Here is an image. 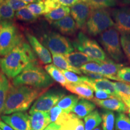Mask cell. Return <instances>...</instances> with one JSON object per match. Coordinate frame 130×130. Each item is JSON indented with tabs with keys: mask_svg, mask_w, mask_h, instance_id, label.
Returning a JSON list of instances; mask_svg holds the SVG:
<instances>
[{
	"mask_svg": "<svg viewBox=\"0 0 130 130\" xmlns=\"http://www.w3.org/2000/svg\"><path fill=\"white\" fill-rule=\"evenodd\" d=\"M79 69L81 70V72L86 71V72L102 74L101 68L100 64L96 62H95V61H91V62L86 63V64L83 65L79 68Z\"/></svg>",
	"mask_w": 130,
	"mask_h": 130,
	"instance_id": "cell-37",
	"label": "cell"
},
{
	"mask_svg": "<svg viewBox=\"0 0 130 130\" xmlns=\"http://www.w3.org/2000/svg\"><path fill=\"white\" fill-rule=\"evenodd\" d=\"M29 10L36 16L47 14L46 7H45L44 0H41L37 3H33L29 4L27 7Z\"/></svg>",
	"mask_w": 130,
	"mask_h": 130,
	"instance_id": "cell-35",
	"label": "cell"
},
{
	"mask_svg": "<svg viewBox=\"0 0 130 130\" xmlns=\"http://www.w3.org/2000/svg\"><path fill=\"white\" fill-rule=\"evenodd\" d=\"M70 13H71V9L69 7L61 6L58 9L53 10L48 13L45 14L44 17L50 23L53 24L57 21L69 16Z\"/></svg>",
	"mask_w": 130,
	"mask_h": 130,
	"instance_id": "cell-25",
	"label": "cell"
},
{
	"mask_svg": "<svg viewBox=\"0 0 130 130\" xmlns=\"http://www.w3.org/2000/svg\"><path fill=\"white\" fill-rule=\"evenodd\" d=\"M14 16V11L6 1H3L0 3V22L12 21Z\"/></svg>",
	"mask_w": 130,
	"mask_h": 130,
	"instance_id": "cell-31",
	"label": "cell"
},
{
	"mask_svg": "<svg viewBox=\"0 0 130 130\" xmlns=\"http://www.w3.org/2000/svg\"><path fill=\"white\" fill-rule=\"evenodd\" d=\"M71 16L75 21L77 28L84 30L87 20L92 12V9L88 4L79 2L71 7Z\"/></svg>",
	"mask_w": 130,
	"mask_h": 130,
	"instance_id": "cell-12",
	"label": "cell"
},
{
	"mask_svg": "<svg viewBox=\"0 0 130 130\" xmlns=\"http://www.w3.org/2000/svg\"><path fill=\"white\" fill-rule=\"evenodd\" d=\"M93 130H102V129L100 127V126H98V127H97V128H96L95 129H94Z\"/></svg>",
	"mask_w": 130,
	"mask_h": 130,
	"instance_id": "cell-51",
	"label": "cell"
},
{
	"mask_svg": "<svg viewBox=\"0 0 130 130\" xmlns=\"http://www.w3.org/2000/svg\"><path fill=\"white\" fill-rule=\"evenodd\" d=\"M48 113L51 123H55L58 125H60L64 121V119L67 116V114H69L63 111L58 106L54 107Z\"/></svg>",
	"mask_w": 130,
	"mask_h": 130,
	"instance_id": "cell-30",
	"label": "cell"
},
{
	"mask_svg": "<svg viewBox=\"0 0 130 130\" xmlns=\"http://www.w3.org/2000/svg\"><path fill=\"white\" fill-rule=\"evenodd\" d=\"M87 4L92 10L105 9L116 6V0H90Z\"/></svg>",
	"mask_w": 130,
	"mask_h": 130,
	"instance_id": "cell-34",
	"label": "cell"
},
{
	"mask_svg": "<svg viewBox=\"0 0 130 130\" xmlns=\"http://www.w3.org/2000/svg\"><path fill=\"white\" fill-rule=\"evenodd\" d=\"M22 42V34L12 21L0 22V56H6Z\"/></svg>",
	"mask_w": 130,
	"mask_h": 130,
	"instance_id": "cell-4",
	"label": "cell"
},
{
	"mask_svg": "<svg viewBox=\"0 0 130 130\" xmlns=\"http://www.w3.org/2000/svg\"><path fill=\"white\" fill-rule=\"evenodd\" d=\"M117 130H130V118L124 113H118L116 118Z\"/></svg>",
	"mask_w": 130,
	"mask_h": 130,
	"instance_id": "cell-33",
	"label": "cell"
},
{
	"mask_svg": "<svg viewBox=\"0 0 130 130\" xmlns=\"http://www.w3.org/2000/svg\"><path fill=\"white\" fill-rule=\"evenodd\" d=\"M3 1H4V0H0V3H1V2H3Z\"/></svg>",
	"mask_w": 130,
	"mask_h": 130,
	"instance_id": "cell-52",
	"label": "cell"
},
{
	"mask_svg": "<svg viewBox=\"0 0 130 130\" xmlns=\"http://www.w3.org/2000/svg\"><path fill=\"white\" fill-rule=\"evenodd\" d=\"M22 1H25V2L27 3H37L39 1H41V0H22Z\"/></svg>",
	"mask_w": 130,
	"mask_h": 130,
	"instance_id": "cell-47",
	"label": "cell"
},
{
	"mask_svg": "<svg viewBox=\"0 0 130 130\" xmlns=\"http://www.w3.org/2000/svg\"><path fill=\"white\" fill-rule=\"evenodd\" d=\"M128 113H130V100H129V104H128Z\"/></svg>",
	"mask_w": 130,
	"mask_h": 130,
	"instance_id": "cell-50",
	"label": "cell"
},
{
	"mask_svg": "<svg viewBox=\"0 0 130 130\" xmlns=\"http://www.w3.org/2000/svg\"><path fill=\"white\" fill-rule=\"evenodd\" d=\"M54 84V80L37 61L31 63L13 79L14 86L25 85L46 90Z\"/></svg>",
	"mask_w": 130,
	"mask_h": 130,
	"instance_id": "cell-3",
	"label": "cell"
},
{
	"mask_svg": "<svg viewBox=\"0 0 130 130\" xmlns=\"http://www.w3.org/2000/svg\"><path fill=\"white\" fill-rule=\"evenodd\" d=\"M113 83L119 98L128 107L130 100V83L122 81L113 82Z\"/></svg>",
	"mask_w": 130,
	"mask_h": 130,
	"instance_id": "cell-27",
	"label": "cell"
},
{
	"mask_svg": "<svg viewBox=\"0 0 130 130\" xmlns=\"http://www.w3.org/2000/svg\"><path fill=\"white\" fill-rule=\"evenodd\" d=\"M30 115L31 130H44L51 123L48 112L35 111Z\"/></svg>",
	"mask_w": 130,
	"mask_h": 130,
	"instance_id": "cell-17",
	"label": "cell"
},
{
	"mask_svg": "<svg viewBox=\"0 0 130 130\" xmlns=\"http://www.w3.org/2000/svg\"><path fill=\"white\" fill-rule=\"evenodd\" d=\"M42 42L51 53L66 55L72 53L74 50L69 39L56 32L45 34L42 38Z\"/></svg>",
	"mask_w": 130,
	"mask_h": 130,
	"instance_id": "cell-8",
	"label": "cell"
},
{
	"mask_svg": "<svg viewBox=\"0 0 130 130\" xmlns=\"http://www.w3.org/2000/svg\"><path fill=\"white\" fill-rule=\"evenodd\" d=\"M45 70L54 81L57 82L63 87H66L69 84L67 79L61 72V70L54 64H46L45 66Z\"/></svg>",
	"mask_w": 130,
	"mask_h": 130,
	"instance_id": "cell-24",
	"label": "cell"
},
{
	"mask_svg": "<svg viewBox=\"0 0 130 130\" xmlns=\"http://www.w3.org/2000/svg\"><path fill=\"white\" fill-rule=\"evenodd\" d=\"M44 3L46 9L47 13L61 6L58 0H44Z\"/></svg>",
	"mask_w": 130,
	"mask_h": 130,
	"instance_id": "cell-41",
	"label": "cell"
},
{
	"mask_svg": "<svg viewBox=\"0 0 130 130\" xmlns=\"http://www.w3.org/2000/svg\"><path fill=\"white\" fill-rule=\"evenodd\" d=\"M64 56L69 64L77 69H79L83 65L91 61L96 62L95 60L81 52H72Z\"/></svg>",
	"mask_w": 130,
	"mask_h": 130,
	"instance_id": "cell-20",
	"label": "cell"
},
{
	"mask_svg": "<svg viewBox=\"0 0 130 130\" xmlns=\"http://www.w3.org/2000/svg\"><path fill=\"white\" fill-rule=\"evenodd\" d=\"M14 11H18L27 7L28 3L22 0H5Z\"/></svg>",
	"mask_w": 130,
	"mask_h": 130,
	"instance_id": "cell-39",
	"label": "cell"
},
{
	"mask_svg": "<svg viewBox=\"0 0 130 130\" xmlns=\"http://www.w3.org/2000/svg\"><path fill=\"white\" fill-rule=\"evenodd\" d=\"M0 128L2 130H14L10 126L1 120H0Z\"/></svg>",
	"mask_w": 130,
	"mask_h": 130,
	"instance_id": "cell-46",
	"label": "cell"
},
{
	"mask_svg": "<svg viewBox=\"0 0 130 130\" xmlns=\"http://www.w3.org/2000/svg\"><path fill=\"white\" fill-rule=\"evenodd\" d=\"M73 46L93 58L98 63L107 58L106 54L97 42L89 38L83 32H79L77 39L73 42Z\"/></svg>",
	"mask_w": 130,
	"mask_h": 130,
	"instance_id": "cell-7",
	"label": "cell"
},
{
	"mask_svg": "<svg viewBox=\"0 0 130 130\" xmlns=\"http://www.w3.org/2000/svg\"><path fill=\"white\" fill-rule=\"evenodd\" d=\"M1 119L14 130H31L30 116L25 111L2 115Z\"/></svg>",
	"mask_w": 130,
	"mask_h": 130,
	"instance_id": "cell-10",
	"label": "cell"
},
{
	"mask_svg": "<svg viewBox=\"0 0 130 130\" xmlns=\"http://www.w3.org/2000/svg\"><path fill=\"white\" fill-rule=\"evenodd\" d=\"M52 58H53V62L55 66L61 70H66V71H71L77 74H81L82 72L79 69L74 68L71 66L68 62L66 58H65L64 55L60 54L51 53Z\"/></svg>",
	"mask_w": 130,
	"mask_h": 130,
	"instance_id": "cell-22",
	"label": "cell"
},
{
	"mask_svg": "<svg viewBox=\"0 0 130 130\" xmlns=\"http://www.w3.org/2000/svg\"><path fill=\"white\" fill-rule=\"evenodd\" d=\"M65 88L69 92L78 96L79 98L87 100L93 99V89L85 83L77 84L69 83Z\"/></svg>",
	"mask_w": 130,
	"mask_h": 130,
	"instance_id": "cell-18",
	"label": "cell"
},
{
	"mask_svg": "<svg viewBox=\"0 0 130 130\" xmlns=\"http://www.w3.org/2000/svg\"><path fill=\"white\" fill-rule=\"evenodd\" d=\"M81 2H83V3H88L89 1H90V0H81Z\"/></svg>",
	"mask_w": 130,
	"mask_h": 130,
	"instance_id": "cell-49",
	"label": "cell"
},
{
	"mask_svg": "<svg viewBox=\"0 0 130 130\" xmlns=\"http://www.w3.org/2000/svg\"><path fill=\"white\" fill-rule=\"evenodd\" d=\"M129 118H130V113H129Z\"/></svg>",
	"mask_w": 130,
	"mask_h": 130,
	"instance_id": "cell-53",
	"label": "cell"
},
{
	"mask_svg": "<svg viewBox=\"0 0 130 130\" xmlns=\"http://www.w3.org/2000/svg\"><path fill=\"white\" fill-rule=\"evenodd\" d=\"M93 102L99 107L104 109L110 111H115L118 113H126L128 112V108L125 104L121 100L113 98L107 99V100H100L93 98Z\"/></svg>",
	"mask_w": 130,
	"mask_h": 130,
	"instance_id": "cell-15",
	"label": "cell"
},
{
	"mask_svg": "<svg viewBox=\"0 0 130 130\" xmlns=\"http://www.w3.org/2000/svg\"><path fill=\"white\" fill-rule=\"evenodd\" d=\"M117 77L119 81L130 83V67H123L119 71Z\"/></svg>",
	"mask_w": 130,
	"mask_h": 130,
	"instance_id": "cell-40",
	"label": "cell"
},
{
	"mask_svg": "<svg viewBox=\"0 0 130 130\" xmlns=\"http://www.w3.org/2000/svg\"><path fill=\"white\" fill-rule=\"evenodd\" d=\"M84 119L85 130H93L102 122V117L98 110L92 111Z\"/></svg>",
	"mask_w": 130,
	"mask_h": 130,
	"instance_id": "cell-28",
	"label": "cell"
},
{
	"mask_svg": "<svg viewBox=\"0 0 130 130\" xmlns=\"http://www.w3.org/2000/svg\"><path fill=\"white\" fill-rule=\"evenodd\" d=\"M53 25L56 29L65 35H73L77 30L75 21L70 15L53 22Z\"/></svg>",
	"mask_w": 130,
	"mask_h": 130,
	"instance_id": "cell-19",
	"label": "cell"
},
{
	"mask_svg": "<svg viewBox=\"0 0 130 130\" xmlns=\"http://www.w3.org/2000/svg\"><path fill=\"white\" fill-rule=\"evenodd\" d=\"M16 18L18 20L24 21V22H32L36 21L39 16L35 15L27 7L17 11L15 13Z\"/></svg>",
	"mask_w": 130,
	"mask_h": 130,
	"instance_id": "cell-32",
	"label": "cell"
},
{
	"mask_svg": "<svg viewBox=\"0 0 130 130\" xmlns=\"http://www.w3.org/2000/svg\"><path fill=\"white\" fill-rule=\"evenodd\" d=\"M60 126L55 123H50L44 130H59Z\"/></svg>",
	"mask_w": 130,
	"mask_h": 130,
	"instance_id": "cell-45",
	"label": "cell"
},
{
	"mask_svg": "<svg viewBox=\"0 0 130 130\" xmlns=\"http://www.w3.org/2000/svg\"><path fill=\"white\" fill-rule=\"evenodd\" d=\"M98 63L101 68V74L104 77L112 80L119 81L117 74L121 68L124 67V65L117 63L109 58H107L104 61H100Z\"/></svg>",
	"mask_w": 130,
	"mask_h": 130,
	"instance_id": "cell-16",
	"label": "cell"
},
{
	"mask_svg": "<svg viewBox=\"0 0 130 130\" xmlns=\"http://www.w3.org/2000/svg\"><path fill=\"white\" fill-rule=\"evenodd\" d=\"M45 90L28 86L10 84L2 114L8 115L26 111Z\"/></svg>",
	"mask_w": 130,
	"mask_h": 130,
	"instance_id": "cell-2",
	"label": "cell"
},
{
	"mask_svg": "<svg viewBox=\"0 0 130 130\" xmlns=\"http://www.w3.org/2000/svg\"><path fill=\"white\" fill-rule=\"evenodd\" d=\"M0 130H2V129H1V128H0Z\"/></svg>",
	"mask_w": 130,
	"mask_h": 130,
	"instance_id": "cell-54",
	"label": "cell"
},
{
	"mask_svg": "<svg viewBox=\"0 0 130 130\" xmlns=\"http://www.w3.org/2000/svg\"><path fill=\"white\" fill-rule=\"evenodd\" d=\"M82 72L83 73L84 75H86V77L92 79H100L105 78V77H104L102 74H100L86 72V71H83Z\"/></svg>",
	"mask_w": 130,
	"mask_h": 130,
	"instance_id": "cell-44",
	"label": "cell"
},
{
	"mask_svg": "<svg viewBox=\"0 0 130 130\" xmlns=\"http://www.w3.org/2000/svg\"><path fill=\"white\" fill-rule=\"evenodd\" d=\"M26 37L30 46L31 47L35 54L39 58L40 61L45 64H51L53 61V58L48 49L31 34L26 32Z\"/></svg>",
	"mask_w": 130,
	"mask_h": 130,
	"instance_id": "cell-13",
	"label": "cell"
},
{
	"mask_svg": "<svg viewBox=\"0 0 130 130\" xmlns=\"http://www.w3.org/2000/svg\"><path fill=\"white\" fill-rule=\"evenodd\" d=\"M61 6H66V7H72L74 5L81 2V0H58Z\"/></svg>",
	"mask_w": 130,
	"mask_h": 130,
	"instance_id": "cell-43",
	"label": "cell"
},
{
	"mask_svg": "<svg viewBox=\"0 0 130 130\" xmlns=\"http://www.w3.org/2000/svg\"><path fill=\"white\" fill-rule=\"evenodd\" d=\"M95 108L96 104L94 102L85 99H81L75 106L72 112L81 119L93 111Z\"/></svg>",
	"mask_w": 130,
	"mask_h": 130,
	"instance_id": "cell-21",
	"label": "cell"
},
{
	"mask_svg": "<svg viewBox=\"0 0 130 130\" xmlns=\"http://www.w3.org/2000/svg\"><path fill=\"white\" fill-rule=\"evenodd\" d=\"M10 84L7 76L0 69V115L3 113Z\"/></svg>",
	"mask_w": 130,
	"mask_h": 130,
	"instance_id": "cell-23",
	"label": "cell"
},
{
	"mask_svg": "<svg viewBox=\"0 0 130 130\" xmlns=\"http://www.w3.org/2000/svg\"><path fill=\"white\" fill-rule=\"evenodd\" d=\"M79 98L76 95H69L64 96L58 102L57 106L68 113H71L76 104L79 101Z\"/></svg>",
	"mask_w": 130,
	"mask_h": 130,
	"instance_id": "cell-26",
	"label": "cell"
},
{
	"mask_svg": "<svg viewBox=\"0 0 130 130\" xmlns=\"http://www.w3.org/2000/svg\"><path fill=\"white\" fill-rule=\"evenodd\" d=\"M30 45L22 42L8 54L0 58V69L9 78H14L30 63L37 61Z\"/></svg>",
	"mask_w": 130,
	"mask_h": 130,
	"instance_id": "cell-1",
	"label": "cell"
},
{
	"mask_svg": "<svg viewBox=\"0 0 130 130\" xmlns=\"http://www.w3.org/2000/svg\"><path fill=\"white\" fill-rule=\"evenodd\" d=\"M95 96L96 99L100 100H107L114 98L112 95L102 90H95Z\"/></svg>",
	"mask_w": 130,
	"mask_h": 130,
	"instance_id": "cell-42",
	"label": "cell"
},
{
	"mask_svg": "<svg viewBox=\"0 0 130 130\" xmlns=\"http://www.w3.org/2000/svg\"><path fill=\"white\" fill-rule=\"evenodd\" d=\"M119 1L122 4H129L130 3V0H119Z\"/></svg>",
	"mask_w": 130,
	"mask_h": 130,
	"instance_id": "cell-48",
	"label": "cell"
},
{
	"mask_svg": "<svg viewBox=\"0 0 130 130\" xmlns=\"http://www.w3.org/2000/svg\"><path fill=\"white\" fill-rule=\"evenodd\" d=\"M114 27L115 23L107 10L95 9L92 10L86 24V30L90 36H96Z\"/></svg>",
	"mask_w": 130,
	"mask_h": 130,
	"instance_id": "cell-5",
	"label": "cell"
},
{
	"mask_svg": "<svg viewBox=\"0 0 130 130\" xmlns=\"http://www.w3.org/2000/svg\"><path fill=\"white\" fill-rule=\"evenodd\" d=\"M102 130H115V115L112 111L105 110L102 113Z\"/></svg>",
	"mask_w": 130,
	"mask_h": 130,
	"instance_id": "cell-29",
	"label": "cell"
},
{
	"mask_svg": "<svg viewBox=\"0 0 130 130\" xmlns=\"http://www.w3.org/2000/svg\"><path fill=\"white\" fill-rule=\"evenodd\" d=\"M121 43L126 56L130 61V35H122L121 36Z\"/></svg>",
	"mask_w": 130,
	"mask_h": 130,
	"instance_id": "cell-38",
	"label": "cell"
},
{
	"mask_svg": "<svg viewBox=\"0 0 130 130\" xmlns=\"http://www.w3.org/2000/svg\"><path fill=\"white\" fill-rule=\"evenodd\" d=\"M61 72L64 75V77L67 79L68 82L71 84H77L84 83L83 77H79L75 73L66 71V70H61Z\"/></svg>",
	"mask_w": 130,
	"mask_h": 130,
	"instance_id": "cell-36",
	"label": "cell"
},
{
	"mask_svg": "<svg viewBox=\"0 0 130 130\" xmlns=\"http://www.w3.org/2000/svg\"><path fill=\"white\" fill-rule=\"evenodd\" d=\"M120 39L119 32L115 27L104 31L99 37L101 44L109 56L116 61H122L124 58Z\"/></svg>",
	"mask_w": 130,
	"mask_h": 130,
	"instance_id": "cell-6",
	"label": "cell"
},
{
	"mask_svg": "<svg viewBox=\"0 0 130 130\" xmlns=\"http://www.w3.org/2000/svg\"><path fill=\"white\" fill-rule=\"evenodd\" d=\"M65 94V91L56 88L45 92L34 102L29 113L35 111L49 112L64 96Z\"/></svg>",
	"mask_w": 130,
	"mask_h": 130,
	"instance_id": "cell-9",
	"label": "cell"
},
{
	"mask_svg": "<svg viewBox=\"0 0 130 130\" xmlns=\"http://www.w3.org/2000/svg\"><path fill=\"white\" fill-rule=\"evenodd\" d=\"M84 83L88 84L90 86L93 90H102L107 92L110 95H111L116 98H119L118 93H117L116 89L113 82H111L106 78L100 79H92L87 77L86 76H83Z\"/></svg>",
	"mask_w": 130,
	"mask_h": 130,
	"instance_id": "cell-14",
	"label": "cell"
},
{
	"mask_svg": "<svg viewBox=\"0 0 130 130\" xmlns=\"http://www.w3.org/2000/svg\"><path fill=\"white\" fill-rule=\"evenodd\" d=\"M112 16L115 28L122 35H130V7H122L114 9Z\"/></svg>",
	"mask_w": 130,
	"mask_h": 130,
	"instance_id": "cell-11",
	"label": "cell"
}]
</instances>
